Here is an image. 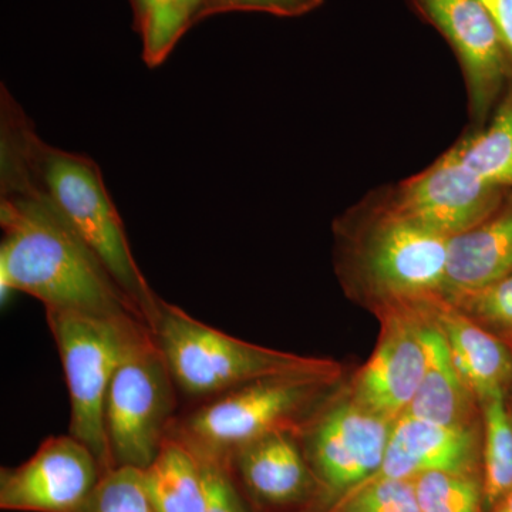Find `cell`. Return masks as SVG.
I'll use <instances>...</instances> for the list:
<instances>
[{"label": "cell", "instance_id": "cell-26", "mask_svg": "<svg viewBox=\"0 0 512 512\" xmlns=\"http://www.w3.org/2000/svg\"><path fill=\"white\" fill-rule=\"evenodd\" d=\"M325 0H210L204 19L227 12H258L278 18H301L319 9Z\"/></svg>", "mask_w": 512, "mask_h": 512}, {"label": "cell", "instance_id": "cell-10", "mask_svg": "<svg viewBox=\"0 0 512 512\" xmlns=\"http://www.w3.org/2000/svg\"><path fill=\"white\" fill-rule=\"evenodd\" d=\"M104 471L92 450L72 434L43 441L18 467L0 471V508L22 512H79Z\"/></svg>", "mask_w": 512, "mask_h": 512}, {"label": "cell", "instance_id": "cell-9", "mask_svg": "<svg viewBox=\"0 0 512 512\" xmlns=\"http://www.w3.org/2000/svg\"><path fill=\"white\" fill-rule=\"evenodd\" d=\"M505 192L468 170L453 148L387 192L384 204L447 238L483 224L504 207Z\"/></svg>", "mask_w": 512, "mask_h": 512}, {"label": "cell", "instance_id": "cell-22", "mask_svg": "<svg viewBox=\"0 0 512 512\" xmlns=\"http://www.w3.org/2000/svg\"><path fill=\"white\" fill-rule=\"evenodd\" d=\"M413 481L423 512H481L483 488L473 474L433 471Z\"/></svg>", "mask_w": 512, "mask_h": 512}, {"label": "cell", "instance_id": "cell-8", "mask_svg": "<svg viewBox=\"0 0 512 512\" xmlns=\"http://www.w3.org/2000/svg\"><path fill=\"white\" fill-rule=\"evenodd\" d=\"M409 3L453 49L466 80L471 117L481 126L512 82L511 57L493 15L481 0Z\"/></svg>", "mask_w": 512, "mask_h": 512}, {"label": "cell", "instance_id": "cell-31", "mask_svg": "<svg viewBox=\"0 0 512 512\" xmlns=\"http://www.w3.org/2000/svg\"><path fill=\"white\" fill-rule=\"evenodd\" d=\"M481 2L484 3L485 8L490 10V13H491V15H493V18H494L495 2H497V0H481Z\"/></svg>", "mask_w": 512, "mask_h": 512}, {"label": "cell", "instance_id": "cell-16", "mask_svg": "<svg viewBox=\"0 0 512 512\" xmlns=\"http://www.w3.org/2000/svg\"><path fill=\"white\" fill-rule=\"evenodd\" d=\"M429 302L434 322L471 393L481 402L504 393L512 379V359L503 343L443 296H429Z\"/></svg>", "mask_w": 512, "mask_h": 512}, {"label": "cell", "instance_id": "cell-2", "mask_svg": "<svg viewBox=\"0 0 512 512\" xmlns=\"http://www.w3.org/2000/svg\"><path fill=\"white\" fill-rule=\"evenodd\" d=\"M0 158L16 165L92 249L150 328L161 298L134 258L99 165L84 154L46 143L5 84L0 92Z\"/></svg>", "mask_w": 512, "mask_h": 512}, {"label": "cell", "instance_id": "cell-17", "mask_svg": "<svg viewBox=\"0 0 512 512\" xmlns=\"http://www.w3.org/2000/svg\"><path fill=\"white\" fill-rule=\"evenodd\" d=\"M421 336L426 346V369L406 413L444 426H468L474 394L458 373L443 332L430 320L421 323Z\"/></svg>", "mask_w": 512, "mask_h": 512}, {"label": "cell", "instance_id": "cell-28", "mask_svg": "<svg viewBox=\"0 0 512 512\" xmlns=\"http://www.w3.org/2000/svg\"><path fill=\"white\" fill-rule=\"evenodd\" d=\"M494 19L512 62V0H497L495 2Z\"/></svg>", "mask_w": 512, "mask_h": 512}, {"label": "cell", "instance_id": "cell-7", "mask_svg": "<svg viewBox=\"0 0 512 512\" xmlns=\"http://www.w3.org/2000/svg\"><path fill=\"white\" fill-rule=\"evenodd\" d=\"M448 241L382 201L357 251V265L370 291L383 298L402 302L440 295Z\"/></svg>", "mask_w": 512, "mask_h": 512}, {"label": "cell", "instance_id": "cell-15", "mask_svg": "<svg viewBox=\"0 0 512 512\" xmlns=\"http://www.w3.org/2000/svg\"><path fill=\"white\" fill-rule=\"evenodd\" d=\"M512 275V207L448 241L446 281L440 295L458 301Z\"/></svg>", "mask_w": 512, "mask_h": 512}, {"label": "cell", "instance_id": "cell-21", "mask_svg": "<svg viewBox=\"0 0 512 512\" xmlns=\"http://www.w3.org/2000/svg\"><path fill=\"white\" fill-rule=\"evenodd\" d=\"M148 67L161 66L191 28L181 0H131Z\"/></svg>", "mask_w": 512, "mask_h": 512}, {"label": "cell", "instance_id": "cell-4", "mask_svg": "<svg viewBox=\"0 0 512 512\" xmlns=\"http://www.w3.org/2000/svg\"><path fill=\"white\" fill-rule=\"evenodd\" d=\"M338 369L305 370L264 377L198 404L175 420L170 434L202 457L222 461L249 441L275 431L299 433L305 416Z\"/></svg>", "mask_w": 512, "mask_h": 512}, {"label": "cell", "instance_id": "cell-19", "mask_svg": "<svg viewBox=\"0 0 512 512\" xmlns=\"http://www.w3.org/2000/svg\"><path fill=\"white\" fill-rule=\"evenodd\" d=\"M493 113L488 126L461 138L451 148L485 183L512 191V82Z\"/></svg>", "mask_w": 512, "mask_h": 512}, {"label": "cell", "instance_id": "cell-5", "mask_svg": "<svg viewBox=\"0 0 512 512\" xmlns=\"http://www.w3.org/2000/svg\"><path fill=\"white\" fill-rule=\"evenodd\" d=\"M70 397L69 433L86 444L104 473L114 468L104 426L111 380L128 350L151 332L141 319L47 309Z\"/></svg>", "mask_w": 512, "mask_h": 512}, {"label": "cell", "instance_id": "cell-30", "mask_svg": "<svg viewBox=\"0 0 512 512\" xmlns=\"http://www.w3.org/2000/svg\"><path fill=\"white\" fill-rule=\"evenodd\" d=\"M494 512H512V491L497 507H494Z\"/></svg>", "mask_w": 512, "mask_h": 512}, {"label": "cell", "instance_id": "cell-3", "mask_svg": "<svg viewBox=\"0 0 512 512\" xmlns=\"http://www.w3.org/2000/svg\"><path fill=\"white\" fill-rule=\"evenodd\" d=\"M150 330L178 392L201 402L264 377L336 366L245 342L163 298Z\"/></svg>", "mask_w": 512, "mask_h": 512}, {"label": "cell", "instance_id": "cell-25", "mask_svg": "<svg viewBox=\"0 0 512 512\" xmlns=\"http://www.w3.org/2000/svg\"><path fill=\"white\" fill-rule=\"evenodd\" d=\"M450 303L470 318L512 332V275L483 291Z\"/></svg>", "mask_w": 512, "mask_h": 512}, {"label": "cell", "instance_id": "cell-13", "mask_svg": "<svg viewBox=\"0 0 512 512\" xmlns=\"http://www.w3.org/2000/svg\"><path fill=\"white\" fill-rule=\"evenodd\" d=\"M476 458V433L470 426H444L404 413L393 423L382 466L365 483L414 480L433 471L471 474Z\"/></svg>", "mask_w": 512, "mask_h": 512}, {"label": "cell", "instance_id": "cell-23", "mask_svg": "<svg viewBox=\"0 0 512 512\" xmlns=\"http://www.w3.org/2000/svg\"><path fill=\"white\" fill-rule=\"evenodd\" d=\"M79 512H156L146 490L141 470L114 467L101 476L89 500Z\"/></svg>", "mask_w": 512, "mask_h": 512}, {"label": "cell", "instance_id": "cell-27", "mask_svg": "<svg viewBox=\"0 0 512 512\" xmlns=\"http://www.w3.org/2000/svg\"><path fill=\"white\" fill-rule=\"evenodd\" d=\"M202 460L207 473L208 501L205 512H249L227 464L214 458L202 457Z\"/></svg>", "mask_w": 512, "mask_h": 512}, {"label": "cell", "instance_id": "cell-1", "mask_svg": "<svg viewBox=\"0 0 512 512\" xmlns=\"http://www.w3.org/2000/svg\"><path fill=\"white\" fill-rule=\"evenodd\" d=\"M0 301L28 293L56 311L144 322L92 249L33 187L0 158ZM147 325V323H146Z\"/></svg>", "mask_w": 512, "mask_h": 512}, {"label": "cell", "instance_id": "cell-12", "mask_svg": "<svg viewBox=\"0 0 512 512\" xmlns=\"http://www.w3.org/2000/svg\"><path fill=\"white\" fill-rule=\"evenodd\" d=\"M409 318L393 316L355 383L353 399L392 423L409 409L426 369L421 323Z\"/></svg>", "mask_w": 512, "mask_h": 512}, {"label": "cell", "instance_id": "cell-6", "mask_svg": "<svg viewBox=\"0 0 512 512\" xmlns=\"http://www.w3.org/2000/svg\"><path fill=\"white\" fill-rule=\"evenodd\" d=\"M177 384L151 332L133 346L111 380L104 426L114 467L150 466L177 420Z\"/></svg>", "mask_w": 512, "mask_h": 512}, {"label": "cell", "instance_id": "cell-18", "mask_svg": "<svg viewBox=\"0 0 512 512\" xmlns=\"http://www.w3.org/2000/svg\"><path fill=\"white\" fill-rule=\"evenodd\" d=\"M144 490L156 512H205L207 473L197 451L170 434L150 466L141 470Z\"/></svg>", "mask_w": 512, "mask_h": 512}, {"label": "cell", "instance_id": "cell-29", "mask_svg": "<svg viewBox=\"0 0 512 512\" xmlns=\"http://www.w3.org/2000/svg\"><path fill=\"white\" fill-rule=\"evenodd\" d=\"M210 0H181L185 15L190 19L191 26L201 22L204 19L205 9H207Z\"/></svg>", "mask_w": 512, "mask_h": 512}, {"label": "cell", "instance_id": "cell-24", "mask_svg": "<svg viewBox=\"0 0 512 512\" xmlns=\"http://www.w3.org/2000/svg\"><path fill=\"white\" fill-rule=\"evenodd\" d=\"M338 512H423L413 480L370 481L346 493Z\"/></svg>", "mask_w": 512, "mask_h": 512}, {"label": "cell", "instance_id": "cell-14", "mask_svg": "<svg viewBox=\"0 0 512 512\" xmlns=\"http://www.w3.org/2000/svg\"><path fill=\"white\" fill-rule=\"evenodd\" d=\"M224 463L235 468L247 493L261 504H296L312 490L313 470L296 431H275L249 441Z\"/></svg>", "mask_w": 512, "mask_h": 512}, {"label": "cell", "instance_id": "cell-11", "mask_svg": "<svg viewBox=\"0 0 512 512\" xmlns=\"http://www.w3.org/2000/svg\"><path fill=\"white\" fill-rule=\"evenodd\" d=\"M392 426L352 399L306 421L298 434L305 436V454L319 480L349 493L382 466Z\"/></svg>", "mask_w": 512, "mask_h": 512}, {"label": "cell", "instance_id": "cell-20", "mask_svg": "<svg viewBox=\"0 0 512 512\" xmlns=\"http://www.w3.org/2000/svg\"><path fill=\"white\" fill-rule=\"evenodd\" d=\"M484 503L497 507L512 491V423L504 393L484 402Z\"/></svg>", "mask_w": 512, "mask_h": 512}]
</instances>
